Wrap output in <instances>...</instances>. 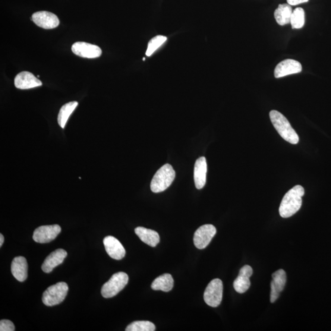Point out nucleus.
Listing matches in <instances>:
<instances>
[{"label": "nucleus", "mask_w": 331, "mask_h": 331, "mask_svg": "<svg viewBox=\"0 0 331 331\" xmlns=\"http://www.w3.org/2000/svg\"><path fill=\"white\" fill-rule=\"evenodd\" d=\"M14 84L15 87L18 89L26 90L42 86L43 83L31 72L23 71L16 75L14 80Z\"/></svg>", "instance_id": "obj_14"}, {"label": "nucleus", "mask_w": 331, "mask_h": 331, "mask_svg": "<svg viewBox=\"0 0 331 331\" xmlns=\"http://www.w3.org/2000/svg\"><path fill=\"white\" fill-rule=\"evenodd\" d=\"M66 257H67V252L64 249H57L52 252L44 261L42 267L43 272H51L55 267L64 262Z\"/></svg>", "instance_id": "obj_15"}, {"label": "nucleus", "mask_w": 331, "mask_h": 331, "mask_svg": "<svg viewBox=\"0 0 331 331\" xmlns=\"http://www.w3.org/2000/svg\"><path fill=\"white\" fill-rule=\"evenodd\" d=\"M272 281L271 283L276 287L279 293L283 291L286 282V274L285 271L279 269L272 274Z\"/></svg>", "instance_id": "obj_24"}, {"label": "nucleus", "mask_w": 331, "mask_h": 331, "mask_svg": "<svg viewBox=\"0 0 331 331\" xmlns=\"http://www.w3.org/2000/svg\"><path fill=\"white\" fill-rule=\"evenodd\" d=\"M4 236L2 234L0 235V247H2L3 243H4Z\"/></svg>", "instance_id": "obj_29"}, {"label": "nucleus", "mask_w": 331, "mask_h": 331, "mask_svg": "<svg viewBox=\"0 0 331 331\" xmlns=\"http://www.w3.org/2000/svg\"><path fill=\"white\" fill-rule=\"evenodd\" d=\"M174 286V279L172 276L169 274H165L163 275L157 277L154 280L151 288L155 291H161L168 292L171 291Z\"/></svg>", "instance_id": "obj_19"}, {"label": "nucleus", "mask_w": 331, "mask_h": 331, "mask_svg": "<svg viewBox=\"0 0 331 331\" xmlns=\"http://www.w3.org/2000/svg\"><path fill=\"white\" fill-rule=\"evenodd\" d=\"M269 115L274 128L283 140L292 144L299 143V135L282 113L272 110L270 112Z\"/></svg>", "instance_id": "obj_2"}, {"label": "nucleus", "mask_w": 331, "mask_h": 331, "mask_svg": "<svg viewBox=\"0 0 331 331\" xmlns=\"http://www.w3.org/2000/svg\"><path fill=\"white\" fill-rule=\"evenodd\" d=\"M253 274V269L248 265L243 266L239 271V276L233 283V286L236 291L240 294L244 293L250 288L251 283L250 277Z\"/></svg>", "instance_id": "obj_13"}, {"label": "nucleus", "mask_w": 331, "mask_h": 331, "mask_svg": "<svg viewBox=\"0 0 331 331\" xmlns=\"http://www.w3.org/2000/svg\"><path fill=\"white\" fill-rule=\"evenodd\" d=\"M34 24L44 29H53L60 24L59 18L54 14L48 11H39L34 13L31 17Z\"/></svg>", "instance_id": "obj_10"}, {"label": "nucleus", "mask_w": 331, "mask_h": 331, "mask_svg": "<svg viewBox=\"0 0 331 331\" xmlns=\"http://www.w3.org/2000/svg\"><path fill=\"white\" fill-rule=\"evenodd\" d=\"M128 280V276L125 272H120L113 274L109 281L103 286L102 296L105 298H110L116 296L127 285Z\"/></svg>", "instance_id": "obj_5"}, {"label": "nucleus", "mask_w": 331, "mask_h": 331, "mask_svg": "<svg viewBox=\"0 0 331 331\" xmlns=\"http://www.w3.org/2000/svg\"><path fill=\"white\" fill-rule=\"evenodd\" d=\"M134 231L142 241L150 247H156L160 242L159 233L153 230L144 228V227H138L135 229Z\"/></svg>", "instance_id": "obj_18"}, {"label": "nucleus", "mask_w": 331, "mask_h": 331, "mask_svg": "<svg viewBox=\"0 0 331 331\" xmlns=\"http://www.w3.org/2000/svg\"><path fill=\"white\" fill-rule=\"evenodd\" d=\"M270 288V302H272V303H274V302H275L277 301V299L279 298L280 293L277 291L276 287L274 286L272 283H271Z\"/></svg>", "instance_id": "obj_27"}, {"label": "nucleus", "mask_w": 331, "mask_h": 331, "mask_svg": "<svg viewBox=\"0 0 331 331\" xmlns=\"http://www.w3.org/2000/svg\"><path fill=\"white\" fill-rule=\"evenodd\" d=\"M154 324L149 321H137L129 324L126 331H154L155 330Z\"/></svg>", "instance_id": "obj_23"}, {"label": "nucleus", "mask_w": 331, "mask_h": 331, "mask_svg": "<svg viewBox=\"0 0 331 331\" xmlns=\"http://www.w3.org/2000/svg\"><path fill=\"white\" fill-rule=\"evenodd\" d=\"M304 194V188L299 185L287 192L279 207L280 216L287 219L297 213L302 206V198Z\"/></svg>", "instance_id": "obj_1"}, {"label": "nucleus", "mask_w": 331, "mask_h": 331, "mask_svg": "<svg viewBox=\"0 0 331 331\" xmlns=\"http://www.w3.org/2000/svg\"><path fill=\"white\" fill-rule=\"evenodd\" d=\"M78 103L77 102H71L65 104L60 110L58 115V123L61 128L64 129L65 127L68 120L74 112L75 108H77Z\"/></svg>", "instance_id": "obj_21"}, {"label": "nucleus", "mask_w": 331, "mask_h": 331, "mask_svg": "<svg viewBox=\"0 0 331 331\" xmlns=\"http://www.w3.org/2000/svg\"><path fill=\"white\" fill-rule=\"evenodd\" d=\"M216 233V227L212 225L201 226L194 235L193 242L195 247L200 250L204 249L210 244Z\"/></svg>", "instance_id": "obj_7"}, {"label": "nucleus", "mask_w": 331, "mask_h": 331, "mask_svg": "<svg viewBox=\"0 0 331 331\" xmlns=\"http://www.w3.org/2000/svg\"><path fill=\"white\" fill-rule=\"evenodd\" d=\"M290 23L293 29H300L305 25V12L302 8H296L293 11Z\"/></svg>", "instance_id": "obj_22"}, {"label": "nucleus", "mask_w": 331, "mask_h": 331, "mask_svg": "<svg viewBox=\"0 0 331 331\" xmlns=\"http://www.w3.org/2000/svg\"><path fill=\"white\" fill-rule=\"evenodd\" d=\"M223 285L222 280L213 279L207 285L204 293L205 302L209 306H219L223 298Z\"/></svg>", "instance_id": "obj_6"}, {"label": "nucleus", "mask_w": 331, "mask_h": 331, "mask_svg": "<svg viewBox=\"0 0 331 331\" xmlns=\"http://www.w3.org/2000/svg\"><path fill=\"white\" fill-rule=\"evenodd\" d=\"M71 49L74 54L83 58H99L102 54V50L100 47L85 42L75 43Z\"/></svg>", "instance_id": "obj_9"}, {"label": "nucleus", "mask_w": 331, "mask_h": 331, "mask_svg": "<svg viewBox=\"0 0 331 331\" xmlns=\"http://www.w3.org/2000/svg\"><path fill=\"white\" fill-rule=\"evenodd\" d=\"M68 291V286L65 282H59L49 287L44 292L42 300L47 306H53L65 300Z\"/></svg>", "instance_id": "obj_4"}, {"label": "nucleus", "mask_w": 331, "mask_h": 331, "mask_svg": "<svg viewBox=\"0 0 331 331\" xmlns=\"http://www.w3.org/2000/svg\"><path fill=\"white\" fill-rule=\"evenodd\" d=\"M61 231L59 225L42 226L34 230L33 239L36 242L46 244L54 240Z\"/></svg>", "instance_id": "obj_8"}, {"label": "nucleus", "mask_w": 331, "mask_h": 331, "mask_svg": "<svg viewBox=\"0 0 331 331\" xmlns=\"http://www.w3.org/2000/svg\"><path fill=\"white\" fill-rule=\"evenodd\" d=\"M11 272L18 281L24 282L28 277V264L23 257H15L11 264Z\"/></svg>", "instance_id": "obj_17"}, {"label": "nucleus", "mask_w": 331, "mask_h": 331, "mask_svg": "<svg viewBox=\"0 0 331 331\" xmlns=\"http://www.w3.org/2000/svg\"><path fill=\"white\" fill-rule=\"evenodd\" d=\"M309 0H287L288 4L291 6H296L301 3H307Z\"/></svg>", "instance_id": "obj_28"}, {"label": "nucleus", "mask_w": 331, "mask_h": 331, "mask_svg": "<svg viewBox=\"0 0 331 331\" xmlns=\"http://www.w3.org/2000/svg\"><path fill=\"white\" fill-rule=\"evenodd\" d=\"M107 254L110 258L116 260H121L125 256L126 251L121 242L113 236H107L103 240Z\"/></svg>", "instance_id": "obj_11"}, {"label": "nucleus", "mask_w": 331, "mask_h": 331, "mask_svg": "<svg viewBox=\"0 0 331 331\" xmlns=\"http://www.w3.org/2000/svg\"><path fill=\"white\" fill-rule=\"evenodd\" d=\"M302 71V65L298 61L292 59H286L277 65L274 71L276 78L286 76V75L298 74Z\"/></svg>", "instance_id": "obj_12"}, {"label": "nucleus", "mask_w": 331, "mask_h": 331, "mask_svg": "<svg viewBox=\"0 0 331 331\" xmlns=\"http://www.w3.org/2000/svg\"><path fill=\"white\" fill-rule=\"evenodd\" d=\"M293 10L291 5L288 4L279 5L278 8L274 12V17L280 25L283 26L290 23Z\"/></svg>", "instance_id": "obj_20"}, {"label": "nucleus", "mask_w": 331, "mask_h": 331, "mask_svg": "<svg viewBox=\"0 0 331 331\" xmlns=\"http://www.w3.org/2000/svg\"><path fill=\"white\" fill-rule=\"evenodd\" d=\"M166 41L167 37L166 36L159 35L154 37L148 44L146 55L147 56L152 55L160 47H162L166 43Z\"/></svg>", "instance_id": "obj_25"}, {"label": "nucleus", "mask_w": 331, "mask_h": 331, "mask_svg": "<svg viewBox=\"0 0 331 331\" xmlns=\"http://www.w3.org/2000/svg\"><path fill=\"white\" fill-rule=\"evenodd\" d=\"M0 330L1 331H14L15 326L10 320H2L0 321Z\"/></svg>", "instance_id": "obj_26"}, {"label": "nucleus", "mask_w": 331, "mask_h": 331, "mask_svg": "<svg viewBox=\"0 0 331 331\" xmlns=\"http://www.w3.org/2000/svg\"><path fill=\"white\" fill-rule=\"evenodd\" d=\"M207 165L206 158L200 157L195 163L194 180L195 186L198 190L203 188L206 183Z\"/></svg>", "instance_id": "obj_16"}, {"label": "nucleus", "mask_w": 331, "mask_h": 331, "mask_svg": "<svg viewBox=\"0 0 331 331\" xmlns=\"http://www.w3.org/2000/svg\"><path fill=\"white\" fill-rule=\"evenodd\" d=\"M175 177L176 172L172 166L166 164L154 175L151 182V190L156 193L166 190L172 184Z\"/></svg>", "instance_id": "obj_3"}]
</instances>
